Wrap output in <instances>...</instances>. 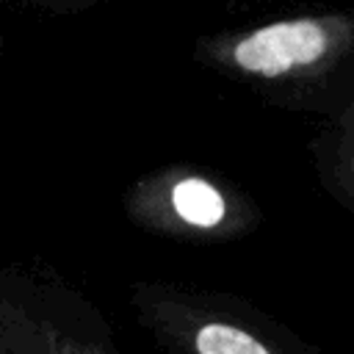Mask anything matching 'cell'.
<instances>
[{
    "label": "cell",
    "mask_w": 354,
    "mask_h": 354,
    "mask_svg": "<svg viewBox=\"0 0 354 354\" xmlns=\"http://www.w3.org/2000/svg\"><path fill=\"white\" fill-rule=\"evenodd\" d=\"M310 158L324 191L354 216V102L321 119L310 138Z\"/></svg>",
    "instance_id": "277c9868"
},
{
    "label": "cell",
    "mask_w": 354,
    "mask_h": 354,
    "mask_svg": "<svg viewBox=\"0 0 354 354\" xmlns=\"http://www.w3.org/2000/svg\"><path fill=\"white\" fill-rule=\"evenodd\" d=\"M194 61L274 108L329 119L354 102V11H304L205 33Z\"/></svg>",
    "instance_id": "6da1fadb"
},
{
    "label": "cell",
    "mask_w": 354,
    "mask_h": 354,
    "mask_svg": "<svg viewBox=\"0 0 354 354\" xmlns=\"http://www.w3.org/2000/svg\"><path fill=\"white\" fill-rule=\"evenodd\" d=\"M136 310L166 354H326L252 301L177 282L136 288Z\"/></svg>",
    "instance_id": "7a4b0ae2"
},
{
    "label": "cell",
    "mask_w": 354,
    "mask_h": 354,
    "mask_svg": "<svg viewBox=\"0 0 354 354\" xmlns=\"http://www.w3.org/2000/svg\"><path fill=\"white\" fill-rule=\"evenodd\" d=\"M127 213L141 230L188 243L238 241L263 224L260 205L241 185L194 163L144 174L130 188Z\"/></svg>",
    "instance_id": "3957f363"
}]
</instances>
